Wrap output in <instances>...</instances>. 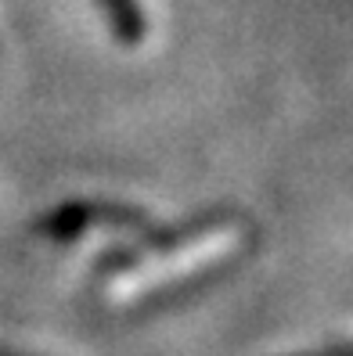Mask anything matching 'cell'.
<instances>
[{
    "label": "cell",
    "mask_w": 353,
    "mask_h": 356,
    "mask_svg": "<svg viewBox=\"0 0 353 356\" xmlns=\"http://www.w3.org/2000/svg\"><path fill=\"white\" fill-rule=\"evenodd\" d=\"M87 223H123V227H144L137 209H127V205H116V202H72L65 209L51 213L47 220H40V234L47 238H69V234H79Z\"/></svg>",
    "instance_id": "1"
},
{
    "label": "cell",
    "mask_w": 353,
    "mask_h": 356,
    "mask_svg": "<svg viewBox=\"0 0 353 356\" xmlns=\"http://www.w3.org/2000/svg\"><path fill=\"white\" fill-rule=\"evenodd\" d=\"M97 4H101V11H105L119 44L137 47L144 40V33H148V18H144V11H141V0H97Z\"/></svg>",
    "instance_id": "2"
}]
</instances>
